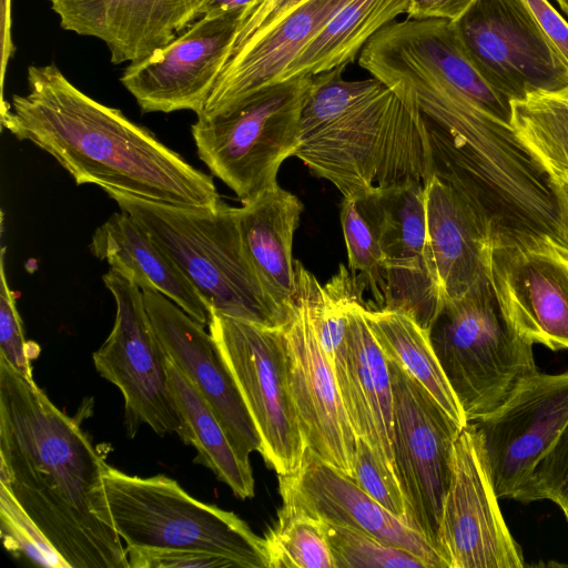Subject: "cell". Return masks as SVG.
I'll list each match as a JSON object with an SVG mask.
<instances>
[{
  "mask_svg": "<svg viewBox=\"0 0 568 568\" xmlns=\"http://www.w3.org/2000/svg\"><path fill=\"white\" fill-rule=\"evenodd\" d=\"M108 466L80 424L0 357V490L67 568H129L104 493Z\"/></svg>",
  "mask_w": 568,
  "mask_h": 568,
  "instance_id": "cell-1",
  "label": "cell"
},
{
  "mask_svg": "<svg viewBox=\"0 0 568 568\" xmlns=\"http://www.w3.org/2000/svg\"><path fill=\"white\" fill-rule=\"evenodd\" d=\"M27 80V94L2 100V126L49 153L78 185L179 206L219 203L211 175L119 109L84 94L54 63L30 65Z\"/></svg>",
  "mask_w": 568,
  "mask_h": 568,
  "instance_id": "cell-2",
  "label": "cell"
},
{
  "mask_svg": "<svg viewBox=\"0 0 568 568\" xmlns=\"http://www.w3.org/2000/svg\"><path fill=\"white\" fill-rule=\"evenodd\" d=\"M347 65L313 77L294 156L355 199L434 174L424 115L406 94L371 77L347 80Z\"/></svg>",
  "mask_w": 568,
  "mask_h": 568,
  "instance_id": "cell-3",
  "label": "cell"
},
{
  "mask_svg": "<svg viewBox=\"0 0 568 568\" xmlns=\"http://www.w3.org/2000/svg\"><path fill=\"white\" fill-rule=\"evenodd\" d=\"M174 260L210 310L268 326L285 321L247 258L235 206L187 207L106 192Z\"/></svg>",
  "mask_w": 568,
  "mask_h": 568,
  "instance_id": "cell-4",
  "label": "cell"
},
{
  "mask_svg": "<svg viewBox=\"0 0 568 568\" xmlns=\"http://www.w3.org/2000/svg\"><path fill=\"white\" fill-rule=\"evenodd\" d=\"M429 337L468 423L497 409L538 373L534 344L505 316L487 277L444 302Z\"/></svg>",
  "mask_w": 568,
  "mask_h": 568,
  "instance_id": "cell-5",
  "label": "cell"
},
{
  "mask_svg": "<svg viewBox=\"0 0 568 568\" xmlns=\"http://www.w3.org/2000/svg\"><path fill=\"white\" fill-rule=\"evenodd\" d=\"M103 486L125 548L207 551L236 568H268L264 537L234 513L195 499L172 478L131 476L108 466Z\"/></svg>",
  "mask_w": 568,
  "mask_h": 568,
  "instance_id": "cell-6",
  "label": "cell"
},
{
  "mask_svg": "<svg viewBox=\"0 0 568 568\" xmlns=\"http://www.w3.org/2000/svg\"><path fill=\"white\" fill-rule=\"evenodd\" d=\"M312 80L280 81L192 124L200 160L242 203L276 184L282 163L294 156Z\"/></svg>",
  "mask_w": 568,
  "mask_h": 568,
  "instance_id": "cell-7",
  "label": "cell"
},
{
  "mask_svg": "<svg viewBox=\"0 0 568 568\" xmlns=\"http://www.w3.org/2000/svg\"><path fill=\"white\" fill-rule=\"evenodd\" d=\"M207 325L260 434V454L277 476L296 473L307 446L291 393L281 326L213 310Z\"/></svg>",
  "mask_w": 568,
  "mask_h": 568,
  "instance_id": "cell-8",
  "label": "cell"
},
{
  "mask_svg": "<svg viewBox=\"0 0 568 568\" xmlns=\"http://www.w3.org/2000/svg\"><path fill=\"white\" fill-rule=\"evenodd\" d=\"M102 280L114 298L116 313L111 333L93 353L97 372L122 393L130 436L145 424L159 435L175 433L184 442L185 426L171 389L168 356L151 323L142 290L112 267Z\"/></svg>",
  "mask_w": 568,
  "mask_h": 568,
  "instance_id": "cell-9",
  "label": "cell"
},
{
  "mask_svg": "<svg viewBox=\"0 0 568 568\" xmlns=\"http://www.w3.org/2000/svg\"><path fill=\"white\" fill-rule=\"evenodd\" d=\"M386 359L393 390L394 467L407 517L443 555L440 519L452 478L454 444L463 427L405 368Z\"/></svg>",
  "mask_w": 568,
  "mask_h": 568,
  "instance_id": "cell-10",
  "label": "cell"
},
{
  "mask_svg": "<svg viewBox=\"0 0 568 568\" xmlns=\"http://www.w3.org/2000/svg\"><path fill=\"white\" fill-rule=\"evenodd\" d=\"M486 277L508 321L531 344L568 351V247L529 232H491Z\"/></svg>",
  "mask_w": 568,
  "mask_h": 568,
  "instance_id": "cell-11",
  "label": "cell"
},
{
  "mask_svg": "<svg viewBox=\"0 0 568 568\" xmlns=\"http://www.w3.org/2000/svg\"><path fill=\"white\" fill-rule=\"evenodd\" d=\"M474 424L498 498L523 503L532 475L568 423V372L537 373Z\"/></svg>",
  "mask_w": 568,
  "mask_h": 568,
  "instance_id": "cell-12",
  "label": "cell"
},
{
  "mask_svg": "<svg viewBox=\"0 0 568 568\" xmlns=\"http://www.w3.org/2000/svg\"><path fill=\"white\" fill-rule=\"evenodd\" d=\"M439 544L448 568H521L473 423L459 432L444 500Z\"/></svg>",
  "mask_w": 568,
  "mask_h": 568,
  "instance_id": "cell-13",
  "label": "cell"
},
{
  "mask_svg": "<svg viewBox=\"0 0 568 568\" xmlns=\"http://www.w3.org/2000/svg\"><path fill=\"white\" fill-rule=\"evenodd\" d=\"M244 12L196 19L170 44L138 63L120 81L143 112L191 110L199 115L227 63Z\"/></svg>",
  "mask_w": 568,
  "mask_h": 568,
  "instance_id": "cell-14",
  "label": "cell"
},
{
  "mask_svg": "<svg viewBox=\"0 0 568 568\" xmlns=\"http://www.w3.org/2000/svg\"><path fill=\"white\" fill-rule=\"evenodd\" d=\"M296 292L281 326L288 363L290 386L308 449L351 478L356 435L343 404L334 371L316 338L306 292L295 277Z\"/></svg>",
  "mask_w": 568,
  "mask_h": 568,
  "instance_id": "cell-15",
  "label": "cell"
},
{
  "mask_svg": "<svg viewBox=\"0 0 568 568\" xmlns=\"http://www.w3.org/2000/svg\"><path fill=\"white\" fill-rule=\"evenodd\" d=\"M455 24L479 70L510 101L568 84V69L511 0H476Z\"/></svg>",
  "mask_w": 568,
  "mask_h": 568,
  "instance_id": "cell-16",
  "label": "cell"
},
{
  "mask_svg": "<svg viewBox=\"0 0 568 568\" xmlns=\"http://www.w3.org/2000/svg\"><path fill=\"white\" fill-rule=\"evenodd\" d=\"M142 292L168 358L207 402L239 456L250 463L251 453L261 452V437L211 333L163 294Z\"/></svg>",
  "mask_w": 568,
  "mask_h": 568,
  "instance_id": "cell-17",
  "label": "cell"
},
{
  "mask_svg": "<svg viewBox=\"0 0 568 568\" xmlns=\"http://www.w3.org/2000/svg\"><path fill=\"white\" fill-rule=\"evenodd\" d=\"M386 275L382 308L429 327L442 298L427 256L424 184L412 182L369 195Z\"/></svg>",
  "mask_w": 568,
  "mask_h": 568,
  "instance_id": "cell-18",
  "label": "cell"
},
{
  "mask_svg": "<svg viewBox=\"0 0 568 568\" xmlns=\"http://www.w3.org/2000/svg\"><path fill=\"white\" fill-rule=\"evenodd\" d=\"M283 503L332 524L369 534L423 560L427 568H448L443 555L409 521L389 513L353 478L306 449L300 469L278 476Z\"/></svg>",
  "mask_w": 568,
  "mask_h": 568,
  "instance_id": "cell-19",
  "label": "cell"
},
{
  "mask_svg": "<svg viewBox=\"0 0 568 568\" xmlns=\"http://www.w3.org/2000/svg\"><path fill=\"white\" fill-rule=\"evenodd\" d=\"M64 30L94 37L111 61L138 63L199 19L205 0H49Z\"/></svg>",
  "mask_w": 568,
  "mask_h": 568,
  "instance_id": "cell-20",
  "label": "cell"
},
{
  "mask_svg": "<svg viewBox=\"0 0 568 568\" xmlns=\"http://www.w3.org/2000/svg\"><path fill=\"white\" fill-rule=\"evenodd\" d=\"M362 294L363 290L358 288L347 302V344L335 354L331 366L356 437L363 438L395 473L390 374L367 323Z\"/></svg>",
  "mask_w": 568,
  "mask_h": 568,
  "instance_id": "cell-21",
  "label": "cell"
},
{
  "mask_svg": "<svg viewBox=\"0 0 568 568\" xmlns=\"http://www.w3.org/2000/svg\"><path fill=\"white\" fill-rule=\"evenodd\" d=\"M349 1L302 0L268 30L231 57L197 116L222 113L278 83L303 49Z\"/></svg>",
  "mask_w": 568,
  "mask_h": 568,
  "instance_id": "cell-22",
  "label": "cell"
},
{
  "mask_svg": "<svg viewBox=\"0 0 568 568\" xmlns=\"http://www.w3.org/2000/svg\"><path fill=\"white\" fill-rule=\"evenodd\" d=\"M427 256L444 302L486 277L491 227L456 186L433 174L424 185Z\"/></svg>",
  "mask_w": 568,
  "mask_h": 568,
  "instance_id": "cell-23",
  "label": "cell"
},
{
  "mask_svg": "<svg viewBox=\"0 0 568 568\" xmlns=\"http://www.w3.org/2000/svg\"><path fill=\"white\" fill-rule=\"evenodd\" d=\"M303 203L278 183L235 207L244 251L275 310L286 322L295 297L293 237Z\"/></svg>",
  "mask_w": 568,
  "mask_h": 568,
  "instance_id": "cell-24",
  "label": "cell"
},
{
  "mask_svg": "<svg viewBox=\"0 0 568 568\" xmlns=\"http://www.w3.org/2000/svg\"><path fill=\"white\" fill-rule=\"evenodd\" d=\"M91 253L128 275L142 288H152L205 325L210 307L174 260L126 212L113 213L93 233Z\"/></svg>",
  "mask_w": 568,
  "mask_h": 568,
  "instance_id": "cell-25",
  "label": "cell"
},
{
  "mask_svg": "<svg viewBox=\"0 0 568 568\" xmlns=\"http://www.w3.org/2000/svg\"><path fill=\"white\" fill-rule=\"evenodd\" d=\"M410 0H351L303 49L281 81L314 77L357 59L368 40L406 16Z\"/></svg>",
  "mask_w": 568,
  "mask_h": 568,
  "instance_id": "cell-26",
  "label": "cell"
},
{
  "mask_svg": "<svg viewBox=\"0 0 568 568\" xmlns=\"http://www.w3.org/2000/svg\"><path fill=\"white\" fill-rule=\"evenodd\" d=\"M168 371L173 397L185 426L183 443L197 452L194 462L212 470L236 497L252 498L254 478L251 464L239 456L207 402L169 358Z\"/></svg>",
  "mask_w": 568,
  "mask_h": 568,
  "instance_id": "cell-27",
  "label": "cell"
},
{
  "mask_svg": "<svg viewBox=\"0 0 568 568\" xmlns=\"http://www.w3.org/2000/svg\"><path fill=\"white\" fill-rule=\"evenodd\" d=\"M365 316L385 357L405 368L464 427L468 422L435 354L429 331L396 310L366 306Z\"/></svg>",
  "mask_w": 568,
  "mask_h": 568,
  "instance_id": "cell-28",
  "label": "cell"
},
{
  "mask_svg": "<svg viewBox=\"0 0 568 568\" xmlns=\"http://www.w3.org/2000/svg\"><path fill=\"white\" fill-rule=\"evenodd\" d=\"M510 126L549 180L568 175V84L510 101Z\"/></svg>",
  "mask_w": 568,
  "mask_h": 568,
  "instance_id": "cell-29",
  "label": "cell"
},
{
  "mask_svg": "<svg viewBox=\"0 0 568 568\" xmlns=\"http://www.w3.org/2000/svg\"><path fill=\"white\" fill-rule=\"evenodd\" d=\"M268 568H335L323 520L282 501L264 536Z\"/></svg>",
  "mask_w": 568,
  "mask_h": 568,
  "instance_id": "cell-30",
  "label": "cell"
},
{
  "mask_svg": "<svg viewBox=\"0 0 568 568\" xmlns=\"http://www.w3.org/2000/svg\"><path fill=\"white\" fill-rule=\"evenodd\" d=\"M341 223L349 272L363 290L372 292L378 304L377 308H382L386 293V275L369 195L343 197Z\"/></svg>",
  "mask_w": 568,
  "mask_h": 568,
  "instance_id": "cell-31",
  "label": "cell"
},
{
  "mask_svg": "<svg viewBox=\"0 0 568 568\" xmlns=\"http://www.w3.org/2000/svg\"><path fill=\"white\" fill-rule=\"evenodd\" d=\"M335 568H427L415 555L354 528L324 521Z\"/></svg>",
  "mask_w": 568,
  "mask_h": 568,
  "instance_id": "cell-32",
  "label": "cell"
},
{
  "mask_svg": "<svg viewBox=\"0 0 568 568\" xmlns=\"http://www.w3.org/2000/svg\"><path fill=\"white\" fill-rule=\"evenodd\" d=\"M353 479L389 513L409 521L406 500L396 474L361 437H356Z\"/></svg>",
  "mask_w": 568,
  "mask_h": 568,
  "instance_id": "cell-33",
  "label": "cell"
},
{
  "mask_svg": "<svg viewBox=\"0 0 568 568\" xmlns=\"http://www.w3.org/2000/svg\"><path fill=\"white\" fill-rule=\"evenodd\" d=\"M1 536L6 547L33 564L67 568L61 557L42 539L32 523L8 494L0 490Z\"/></svg>",
  "mask_w": 568,
  "mask_h": 568,
  "instance_id": "cell-34",
  "label": "cell"
},
{
  "mask_svg": "<svg viewBox=\"0 0 568 568\" xmlns=\"http://www.w3.org/2000/svg\"><path fill=\"white\" fill-rule=\"evenodd\" d=\"M4 247L0 260V357L28 379L33 381L31 359L38 356L37 345L29 346L24 338L22 321L16 295L9 286L4 268Z\"/></svg>",
  "mask_w": 568,
  "mask_h": 568,
  "instance_id": "cell-35",
  "label": "cell"
},
{
  "mask_svg": "<svg viewBox=\"0 0 568 568\" xmlns=\"http://www.w3.org/2000/svg\"><path fill=\"white\" fill-rule=\"evenodd\" d=\"M541 499L568 506V423L537 466L523 503Z\"/></svg>",
  "mask_w": 568,
  "mask_h": 568,
  "instance_id": "cell-36",
  "label": "cell"
},
{
  "mask_svg": "<svg viewBox=\"0 0 568 568\" xmlns=\"http://www.w3.org/2000/svg\"><path fill=\"white\" fill-rule=\"evenodd\" d=\"M537 34L568 69V21L548 0H511Z\"/></svg>",
  "mask_w": 568,
  "mask_h": 568,
  "instance_id": "cell-37",
  "label": "cell"
},
{
  "mask_svg": "<svg viewBox=\"0 0 568 568\" xmlns=\"http://www.w3.org/2000/svg\"><path fill=\"white\" fill-rule=\"evenodd\" d=\"M129 568H231V560L207 551L125 548Z\"/></svg>",
  "mask_w": 568,
  "mask_h": 568,
  "instance_id": "cell-38",
  "label": "cell"
},
{
  "mask_svg": "<svg viewBox=\"0 0 568 568\" xmlns=\"http://www.w3.org/2000/svg\"><path fill=\"white\" fill-rule=\"evenodd\" d=\"M302 0H260L244 14L232 44L230 58L251 40L264 33Z\"/></svg>",
  "mask_w": 568,
  "mask_h": 568,
  "instance_id": "cell-39",
  "label": "cell"
},
{
  "mask_svg": "<svg viewBox=\"0 0 568 568\" xmlns=\"http://www.w3.org/2000/svg\"><path fill=\"white\" fill-rule=\"evenodd\" d=\"M476 0H410L406 17L457 22Z\"/></svg>",
  "mask_w": 568,
  "mask_h": 568,
  "instance_id": "cell-40",
  "label": "cell"
},
{
  "mask_svg": "<svg viewBox=\"0 0 568 568\" xmlns=\"http://www.w3.org/2000/svg\"><path fill=\"white\" fill-rule=\"evenodd\" d=\"M550 186L557 209L558 237L568 247V175L550 180Z\"/></svg>",
  "mask_w": 568,
  "mask_h": 568,
  "instance_id": "cell-41",
  "label": "cell"
},
{
  "mask_svg": "<svg viewBox=\"0 0 568 568\" xmlns=\"http://www.w3.org/2000/svg\"><path fill=\"white\" fill-rule=\"evenodd\" d=\"M260 0H205L199 10V18L233 11L247 13ZM243 14V17H244Z\"/></svg>",
  "mask_w": 568,
  "mask_h": 568,
  "instance_id": "cell-42",
  "label": "cell"
},
{
  "mask_svg": "<svg viewBox=\"0 0 568 568\" xmlns=\"http://www.w3.org/2000/svg\"><path fill=\"white\" fill-rule=\"evenodd\" d=\"M13 53L10 36V0H1V88L3 87L7 63Z\"/></svg>",
  "mask_w": 568,
  "mask_h": 568,
  "instance_id": "cell-43",
  "label": "cell"
},
{
  "mask_svg": "<svg viewBox=\"0 0 568 568\" xmlns=\"http://www.w3.org/2000/svg\"><path fill=\"white\" fill-rule=\"evenodd\" d=\"M560 9L568 16V0H556Z\"/></svg>",
  "mask_w": 568,
  "mask_h": 568,
  "instance_id": "cell-44",
  "label": "cell"
},
{
  "mask_svg": "<svg viewBox=\"0 0 568 568\" xmlns=\"http://www.w3.org/2000/svg\"><path fill=\"white\" fill-rule=\"evenodd\" d=\"M562 511H564V514H565V517H566V520H567V524H568V506H567V507H565V508L562 509Z\"/></svg>",
  "mask_w": 568,
  "mask_h": 568,
  "instance_id": "cell-45",
  "label": "cell"
}]
</instances>
